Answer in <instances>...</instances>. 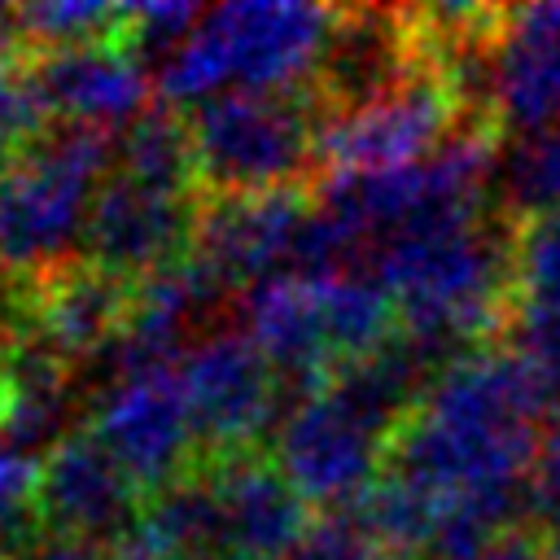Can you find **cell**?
Masks as SVG:
<instances>
[{
	"label": "cell",
	"mask_w": 560,
	"mask_h": 560,
	"mask_svg": "<svg viewBox=\"0 0 560 560\" xmlns=\"http://www.w3.org/2000/svg\"><path fill=\"white\" fill-rule=\"evenodd\" d=\"M446 499H438L433 490L398 477V472H381L372 481V490L359 499V525L394 556H424L442 516H446Z\"/></svg>",
	"instance_id": "18"
},
{
	"label": "cell",
	"mask_w": 560,
	"mask_h": 560,
	"mask_svg": "<svg viewBox=\"0 0 560 560\" xmlns=\"http://www.w3.org/2000/svg\"><path fill=\"white\" fill-rule=\"evenodd\" d=\"M118 171L166 192H192L197 153L188 118H179L171 105H149L131 127L118 131Z\"/></svg>",
	"instance_id": "17"
},
{
	"label": "cell",
	"mask_w": 560,
	"mask_h": 560,
	"mask_svg": "<svg viewBox=\"0 0 560 560\" xmlns=\"http://www.w3.org/2000/svg\"><path fill=\"white\" fill-rule=\"evenodd\" d=\"M337 13L319 4H219L158 66L166 105H206L223 92H298L319 70Z\"/></svg>",
	"instance_id": "2"
},
{
	"label": "cell",
	"mask_w": 560,
	"mask_h": 560,
	"mask_svg": "<svg viewBox=\"0 0 560 560\" xmlns=\"http://www.w3.org/2000/svg\"><path fill=\"white\" fill-rule=\"evenodd\" d=\"M486 560H547V551H542L534 538H525V534H503V538L486 551Z\"/></svg>",
	"instance_id": "27"
},
{
	"label": "cell",
	"mask_w": 560,
	"mask_h": 560,
	"mask_svg": "<svg viewBox=\"0 0 560 560\" xmlns=\"http://www.w3.org/2000/svg\"><path fill=\"white\" fill-rule=\"evenodd\" d=\"M92 433L140 490H162L179 481L188 451L197 446V429H192L179 372L144 368V372L109 381L96 407Z\"/></svg>",
	"instance_id": "8"
},
{
	"label": "cell",
	"mask_w": 560,
	"mask_h": 560,
	"mask_svg": "<svg viewBox=\"0 0 560 560\" xmlns=\"http://www.w3.org/2000/svg\"><path fill=\"white\" fill-rule=\"evenodd\" d=\"M136 494L140 486L96 433H66L39 464V521L57 538H74L92 551L101 542L114 547L136 525Z\"/></svg>",
	"instance_id": "10"
},
{
	"label": "cell",
	"mask_w": 560,
	"mask_h": 560,
	"mask_svg": "<svg viewBox=\"0 0 560 560\" xmlns=\"http://www.w3.org/2000/svg\"><path fill=\"white\" fill-rule=\"evenodd\" d=\"M206 9L184 4V0H144V4H122V26L118 44L144 66V61H166L197 26Z\"/></svg>",
	"instance_id": "22"
},
{
	"label": "cell",
	"mask_w": 560,
	"mask_h": 560,
	"mask_svg": "<svg viewBox=\"0 0 560 560\" xmlns=\"http://www.w3.org/2000/svg\"><path fill=\"white\" fill-rule=\"evenodd\" d=\"M39 525V459L0 442V560L35 547Z\"/></svg>",
	"instance_id": "21"
},
{
	"label": "cell",
	"mask_w": 560,
	"mask_h": 560,
	"mask_svg": "<svg viewBox=\"0 0 560 560\" xmlns=\"http://www.w3.org/2000/svg\"><path fill=\"white\" fill-rule=\"evenodd\" d=\"M18 39L35 44L44 52H66L83 44H105L118 39L122 26V4H101V0H35L22 9H9Z\"/></svg>",
	"instance_id": "20"
},
{
	"label": "cell",
	"mask_w": 560,
	"mask_h": 560,
	"mask_svg": "<svg viewBox=\"0 0 560 560\" xmlns=\"http://www.w3.org/2000/svg\"><path fill=\"white\" fill-rule=\"evenodd\" d=\"M455 88L446 74H411L385 96L337 114L319 131V162L328 175H385L433 158L455 122Z\"/></svg>",
	"instance_id": "5"
},
{
	"label": "cell",
	"mask_w": 560,
	"mask_h": 560,
	"mask_svg": "<svg viewBox=\"0 0 560 560\" xmlns=\"http://www.w3.org/2000/svg\"><path fill=\"white\" fill-rule=\"evenodd\" d=\"M525 508L542 529L560 538V416L538 433V451L525 481Z\"/></svg>",
	"instance_id": "25"
},
{
	"label": "cell",
	"mask_w": 560,
	"mask_h": 560,
	"mask_svg": "<svg viewBox=\"0 0 560 560\" xmlns=\"http://www.w3.org/2000/svg\"><path fill=\"white\" fill-rule=\"evenodd\" d=\"M131 293H136L131 280L109 276L92 262L61 267V271L35 280V298H31L35 341L48 346L52 354H61L66 363L83 359V354H101L105 341L127 319Z\"/></svg>",
	"instance_id": "16"
},
{
	"label": "cell",
	"mask_w": 560,
	"mask_h": 560,
	"mask_svg": "<svg viewBox=\"0 0 560 560\" xmlns=\"http://www.w3.org/2000/svg\"><path fill=\"white\" fill-rule=\"evenodd\" d=\"M210 477L223 508V560H284L311 534L306 499L276 464L245 451L223 455Z\"/></svg>",
	"instance_id": "15"
},
{
	"label": "cell",
	"mask_w": 560,
	"mask_h": 560,
	"mask_svg": "<svg viewBox=\"0 0 560 560\" xmlns=\"http://www.w3.org/2000/svg\"><path fill=\"white\" fill-rule=\"evenodd\" d=\"M547 560H560V538H551V547H547Z\"/></svg>",
	"instance_id": "30"
},
{
	"label": "cell",
	"mask_w": 560,
	"mask_h": 560,
	"mask_svg": "<svg viewBox=\"0 0 560 560\" xmlns=\"http://www.w3.org/2000/svg\"><path fill=\"white\" fill-rule=\"evenodd\" d=\"M306 201L293 188L210 197L197 206L192 254L214 267L223 284H258L289 267Z\"/></svg>",
	"instance_id": "11"
},
{
	"label": "cell",
	"mask_w": 560,
	"mask_h": 560,
	"mask_svg": "<svg viewBox=\"0 0 560 560\" xmlns=\"http://www.w3.org/2000/svg\"><path fill=\"white\" fill-rule=\"evenodd\" d=\"M284 560H398V556L385 551L359 521L328 516V521L311 525V534Z\"/></svg>",
	"instance_id": "24"
},
{
	"label": "cell",
	"mask_w": 560,
	"mask_h": 560,
	"mask_svg": "<svg viewBox=\"0 0 560 560\" xmlns=\"http://www.w3.org/2000/svg\"><path fill=\"white\" fill-rule=\"evenodd\" d=\"M512 192L534 214H560V122L542 136L525 140V149L512 158Z\"/></svg>",
	"instance_id": "23"
},
{
	"label": "cell",
	"mask_w": 560,
	"mask_h": 560,
	"mask_svg": "<svg viewBox=\"0 0 560 560\" xmlns=\"http://www.w3.org/2000/svg\"><path fill=\"white\" fill-rule=\"evenodd\" d=\"M385 433L372 429L359 411H350L328 385L302 394L276 433V468L306 503L346 508L359 503L381 468Z\"/></svg>",
	"instance_id": "6"
},
{
	"label": "cell",
	"mask_w": 560,
	"mask_h": 560,
	"mask_svg": "<svg viewBox=\"0 0 560 560\" xmlns=\"http://www.w3.org/2000/svg\"><path fill=\"white\" fill-rule=\"evenodd\" d=\"M197 179L214 197L276 192L319 158L306 92H223L188 114Z\"/></svg>",
	"instance_id": "4"
},
{
	"label": "cell",
	"mask_w": 560,
	"mask_h": 560,
	"mask_svg": "<svg viewBox=\"0 0 560 560\" xmlns=\"http://www.w3.org/2000/svg\"><path fill=\"white\" fill-rule=\"evenodd\" d=\"M521 324H560V214H534L512 236V315Z\"/></svg>",
	"instance_id": "19"
},
{
	"label": "cell",
	"mask_w": 560,
	"mask_h": 560,
	"mask_svg": "<svg viewBox=\"0 0 560 560\" xmlns=\"http://www.w3.org/2000/svg\"><path fill=\"white\" fill-rule=\"evenodd\" d=\"M394 298L411 341L442 363L459 359L455 346H472L508 324L512 241L490 228L486 210L442 214L381 236L363 262Z\"/></svg>",
	"instance_id": "1"
},
{
	"label": "cell",
	"mask_w": 560,
	"mask_h": 560,
	"mask_svg": "<svg viewBox=\"0 0 560 560\" xmlns=\"http://www.w3.org/2000/svg\"><path fill=\"white\" fill-rule=\"evenodd\" d=\"M118 136L83 122L52 127L0 175V271L44 280L88 232L92 201L109 179Z\"/></svg>",
	"instance_id": "3"
},
{
	"label": "cell",
	"mask_w": 560,
	"mask_h": 560,
	"mask_svg": "<svg viewBox=\"0 0 560 560\" xmlns=\"http://www.w3.org/2000/svg\"><path fill=\"white\" fill-rule=\"evenodd\" d=\"M245 332L267 354L276 372L302 381V394H315L337 372L328 319H324V284L315 276L276 271L245 289Z\"/></svg>",
	"instance_id": "13"
},
{
	"label": "cell",
	"mask_w": 560,
	"mask_h": 560,
	"mask_svg": "<svg viewBox=\"0 0 560 560\" xmlns=\"http://www.w3.org/2000/svg\"><path fill=\"white\" fill-rule=\"evenodd\" d=\"M490 109L529 140L560 122V0L508 9L494 26Z\"/></svg>",
	"instance_id": "12"
},
{
	"label": "cell",
	"mask_w": 560,
	"mask_h": 560,
	"mask_svg": "<svg viewBox=\"0 0 560 560\" xmlns=\"http://www.w3.org/2000/svg\"><path fill=\"white\" fill-rule=\"evenodd\" d=\"M18 149H22V144H13V140H9L4 131H0V175H4V171H9L13 162H18Z\"/></svg>",
	"instance_id": "29"
},
{
	"label": "cell",
	"mask_w": 560,
	"mask_h": 560,
	"mask_svg": "<svg viewBox=\"0 0 560 560\" xmlns=\"http://www.w3.org/2000/svg\"><path fill=\"white\" fill-rule=\"evenodd\" d=\"M197 206L201 201L192 192H166L114 171L88 214V262L122 280L153 276L158 267L175 262V249L184 241H192Z\"/></svg>",
	"instance_id": "9"
},
{
	"label": "cell",
	"mask_w": 560,
	"mask_h": 560,
	"mask_svg": "<svg viewBox=\"0 0 560 560\" xmlns=\"http://www.w3.org/2000/svg\"><path fill=\"white\" fill-rule=\"evenodd\" d=\"M31 74L48 114H61L66 122L122 131L149 109V74L118 39L44 52Z\"/></svg>",
	"instance_id": "14"
},
{
	"label": "cell",
	"mask_w": 560,
	"mask_h": 560,
	"mask_svg": "<svg viewBox=\"0 0 560 560\" xmlns=\"http://www.w3.org/2000/svg\"><path fill=\"white\" fill-rule=\"evenodd\" d=\"M271 372L276 368L249 341L245 328L210 332L206 341L184 350L179 381L188 394L197 446H214L219 459L245 455V446L258 442L280 416V394Z\"/></svg>",
	"instance_id": "7"
},
{
	"label": "cell",
	"mask_w": 560,
	"mask_h": 560,
	"mask_svg": "<svg viewBox=\"0 0 560 560\" xmlns=\"http://www.w3.org/2000/svg\"><path fill=\"white\" fill-rule=\"evenodd\" d=\"M18 560H96V551L92 547H83V542H74V538H39L35 547H26Z\"/></svg>",
	"instance_id": "26"
},
{
	"label": "cell",
	"mask_w": 560,
	"mask_h": 560,
	"mask_svg": "<svg viewBox=\"0 0 560 560\" xmlns=\"http://www.w3.org/2000/svg\"><path fill=\"white\" fill-rule=\"evenodd\" d=\"M105 560H171V556H162V551H153L136 529H127L114 547H109V556Z\"/></svg>",
	"instance_id": "28"
}]
</instances>
